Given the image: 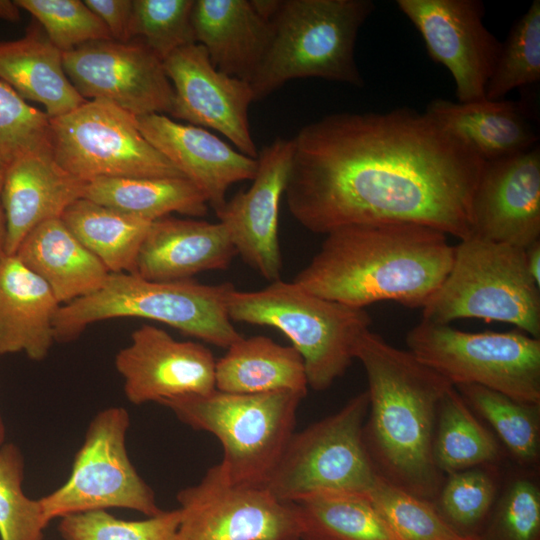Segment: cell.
<instances>
[{"mask_svg":"<svg viewBox=\"0 0 540 540\" xmlns=\"http://www.w3.org/2000/svg\"><path fill=\"white\" fill-rule=\"evenodd\" d=\"M292 140L284 195L308 231L405 222L459 240L472 236V201L486 161L426 112L330 114Z\"/></svg>","mask_w":540,"mask_h":540,"instance_id":"cell-1","label":"cell"},{"mask_svg":"<svg viewBox=\"0 0 540 540\" xmlns=\"http://www.w3.org/2000/svg\"><path fill=\"white\" fill-rule=\"evenodd\" d=\"M325 235L292 282L316 296L358 308L393 301L422 309L454 257L448 235L416 223L350 225Z\"/></svg>","mask_w":540,"mask_h":540,"instance_id":"cell-2","label":"cell"},{"mask_svg":"<svg viewBox=\"0 0 540 540\" xmlns=\"http://www.w3.org/2000/svg\"><path fill=\"white\" fill-rule=\"evenodd\" d=\"M354 358L368 382L363 436L377 474L434 502L444 481L433 457L437 412L453 385L370 330L358 339Z\"/></svg>","mask_w":540,"mask_h":540,"instance_id":"cell-3","label":"cell"},{"mask_svg":"<svg viewBox=\"0 0 540 540\" xmlns=\"http://www.w3.org/2000/svg\"><path fill=\"white\" fill-rule=\"evenodd\" d=\"M234 289L231 282H155L132 273H109L100 289L58 308L55 342L73 341L99 321L145 318L227 349L242 337L228 315V297Z\"/></svg>","mask_w":540,"mask_h":540,"instance_id":"cell-4","label":"cell"},{"mask_svg":"<svg viewBox=\"0 0 540 540\" xmlns=\"http://www.w3.org/2000/svg\"><path fill=\"white\" fill-rule=\"evenodd\" d=\"M374 9L371 0H281L271 19L268 51L250 82L254 100L299 78L362 87L354 49Z\"/></svg>","mask_w":540,"mask_h":540,"instance_id":"cell-5","label":"cell"},{"mask_svg":"<svg viewBox=\"0 0 540 540\" xmlns=\"http://www.w3.org/2000/svg\"><path fill=\"white\" fill-rule=\"evenodd\" d=\"M227 309L232 322L281 331L301 355L308 387L315 391L328 389L345 374L358 339L371 325L365 308L316 296L281 279L255 291L235 288Z\"/></svg>","mask_w":540,"mask_h":540,"instance_id":"cell-6","label":"cell"},{"mask_svg":"<svg viewBox=\"0 0 540 540\" xmlns=\"http://www.w3.org/2000/svg\"><path fill=\"white\" fill-rule=\"evenodd\" d=\"M305 396L293 391L239 394L215 389L160 405L192 429L218 439L223 448L219 464L232 483L265 487L294 433Z\"/></svg>","mask_w":540,"mask_h":540,"instance_id":"cell-7","label":"cell"},{"mask_svg":"<svg viewBox=\"0 0 540 540\" xmlns=\"http://www.w3.org/2000/svg\"><path fill=\"white\" fill-rule=\"evenodd\" d=\"M462 318L510 323L540 339V286L527 270L524 249L475 236L454 246L451 268L422 307V320Z\"/></svg>","mask_w":540,"mask_h":540,"instance_id":"cell-8","label":"cell"},{"mask_svg":"<svg viewBox=\"0 0 540 540\" xmlns=\"http://www.w3.org/2000/svg\"><path fill=\"white\" fill-rule=\"evenodd\" d=\"M368 410L363 391L338 412L294 432L265 488L288 503L323 493L367 495L378 477L363 436Z\"/></svg>","mask_w":540,"mask_h":540,"instance_id":"cell-9","label":"cell"},{"mask_svg":"<svg viewBox=\"0 0 540 540\" xmlns=\"http://www.w3.org/2000/svg\"><path fill=\"white\" fill-rule=\"evenodd\" d=\"M406 345L453 386L480 385L540 404V339L520 330L472 333L421 320Z\"/></svg>","mask_w":540,"mask_h":540,"instance_id":"cell-10","label":"cell"},{"mask_svg":"<svg viewBox=\"0 0 540 540\" xmlns=\"http://www.w3.org/2000/svg\"><path fill=\"white\" fill-rule=\"evenodd\" d=\"M50 123L54 159L83 181L185 177L142 135L137 116L110 101L87 100Z\"/></svg>","mask_w":540,"mask_h":540,"instance_id":"cell-11","label":"cell"},{"mask_svg":"<svg viewBox=\"0 0 540 540\" xmlns=\"http://www.w3.org/2000/svg\"><path fill=\"white\" fill-rule=\"evenodd\" d=\"M129 413L120 406L98 412L75 454L64 484L39 499L49 523L56 518L108 508H126L155 516L163 510L129 459Z\"/></svg>","mask_w":540,"mask_h":540,"instance_id":"cell-12","label":"cell"},{"mask_svg":"<svg viewBox=\"0 0 540 540\" xmlns=\"http://www.w3.org/2000/svg\"><path fill=\"white\" fill-rule=\"evenodd\" d=\"M176 498L180 521L175 540H300L293 503L265 487L232 483L219 463Z\"/></svg>","mask_w":540,"mask_h":540,"instance_id":"cell-13","label":"cell"},{"mask_svg":"<svg viewBox=\"0 0 540 540\" xmlns=\"http://www.w3.org/2000/svg\"><path fill=\"white\" fill-rule=\"evenodd\" d=\"M62 59L84 99L110 101L137 117L171 112L174 92L163 60L139 39L91 41L63 52Z\"/></svg>","mask_w":540,"mask_h":540,"instance_id":"cell-14","label":"cell"},{"mask_svg":"<svg viewBox=\"0 0 540 540\" xmlns=\"http://www.w3.org/2000/svg\"><path fill=\"white\" fill-rule=\"evenodd\" d=\"M421 34L430 58L444 65L455 82L457 102L485 99L486 85L502 49L484 25L479 0H397Z\"/></svg>","mask_w":540,"mask_h":540,"instance_id":"cell-15","label":"cell"},{"mask_svg":"<svg viewBox=\"0 0 540 540\" xmlns=\"http://www.w3.org/2000/svg\"><path fill=\"white\" fill-rule=\"evenodd\" d=\"M174 98L170 116L224 135L241 153L257 158L248 110L250 84L219 71L198 43L179 48L164 61Z\"/></svg>","mask_w":540,"mask_h":540,"instance_id":"cell-16","label":"cell"},{"mask_svg":"<svg viewBox=\"0 0 540 540\" xmlns=\"http://www.w3.org/2000/svg\"><path fill=\"white\" fill-rule=\"evenodd\" d=\"M216 360L201 343L179 341L163 329L143 325L115 356L127 400L135 405L212 392Z\"/></svg>","mask_w":540,"mask_h":540,"instance_id":"cell-17","label":"cell"},{"mask_svg":"<svg viewBox=\"0 0 540 540\" xmlns=\"http://www.w3.org/2000/svg\"><path fill=\"white\" fill-rule=\"evenodd\" d=\"M292 157V139L278 137L264 146L251 186L236 193L216 213L236 254L269 282L279 280L282 272L279 207Z\"/></svg>","mask_w":540,"mask_h":540,"instance_id":"cell-18","label":"cell"},{"mask_svg":"<svg viewBox=\"0 0 540 540\" xmlns=\"http://www.w3.org/2000/svg\"><path fill=\"white\" fill-rule=\"evenodd\" d=\"M472 236L526 249L540 240V148L486 162L472 201Z\"/></svg>","mask_w":540,"mask_h":540,"instance_id":"cell-19","label":"cell"},{"mask_svg":"<svg viewBox=\"0 0 540 540\" xmlns=\"http://www.w3.org/2000/svg\"><path fill=\"white\" fill-rule=\"evenodd\" d=\"M146 140L205 195L215 213L228 188L254 178L257 158L244 155L205 128L174 121L164 114L137 117Z\"/></svg>","mask_w":540,"mask_h":540,"instance_id":"cell-20","label":"cell"},{"mask_svg":"<svg viewBox=\"0 0 540 540\" xmlns=\"http://www.w3.org/2000/svg\"><path fill=\"white\" fill-rule=\"evenodd\" d=\"M235 255L220 222L166 216L151 223L132 274L155 282L189 280L201 272L226 270Z\"/></svg>","mask_w":540,"mask_h":540,"instance_id":"cell-21","label":"cell"},{"mask_svg":"<svg viewBox=\"0 0 540 540\" xmlns=\"http://www.w3.org/2000/svg\"><path fill=\"white\" fill-rule=\"evenodd\" d=\"M87 182L72 175L54 159L52 151L19 159L7 171L1 202L6 221L5 255H14L39 224L61 218L76 200L83 198Z\"/></svg>","mask_w":540,"mask_h":540,"instance_id":"cell-22","label":"cell"},{"mask_svg":"<svg viewBox=\"0 0 540 540\" xmlns=\"http://www.w3.org/2000/svg\"><path fill=\"white\" fill-rule=\"evenodd\" d=\"M196 43L222 73L246 81L260 68L272 38V24L251 0H194Z\"/></svg>","mask_w":540,"mask_h":540,"instance_id":"cell-23","label":"cell"},{"mask_svg":"<svg viewBox=\"0 0 540 540\" xmlns=\"http://www.w3.org/2000/svg\"><path fill=\"white\" fill-rule=\"evenodd\" d=\"M49 286L16 255L0 259V356L23 352L45 359L55 342L60 307Z\"/></svg>","mask_w":540,"mask_h":540,"instance_id":"cell-24","label":"cell"},{"mask_svg":"<svg viewBox=\"0 0 540 540\" xmlns=\"http://www.w3.org/2000/svg\"><path fill=\"white\" fill-rule=\"evenodd\" d=\"M425 112L463 138L486 162L526 152L538 142L520 102L485 98L459 103L438 98L429 102Z\"/></svg>","mask_w":540,"mask_h":540,"instance_id":"cell-25","label":"cell"},{"mask_svg":"<svg viewBox=\"0 0 540 540\" xmlns=\"http://www.w3.org/2000/svg\"><path fill=\"white\" fill-rule=\"evenodd\" d=\"M14 255L49 286L60 305L94 293L109 275L61 218L36 226Z\"/></svg>","mask_w":540,"mask_h":540,"instance_id":"cell-26","label":"cell"},{"mask_svg":"<svg viewBox=\"0 0 540 540\" xmlns=\"http://www.w3.org/2000/svg\"><path fill=\"white\" fill-rule=\"evenodd\" d=\"M0 80L25 101L42 104L50 118L66 114L87 101L68 79L62 52L37 21L22 38L0 41Z\"/></svg>","mask_w":540,"mask_h":540,"instance_id":"cell-27","label":"cell"},{"mask_svg":"<svg viewBox=\"0 0 540 540\" xmlns=\"http://www.w3.org/2000/svg\"><path fill=\"white\" fill-rule=\"evenodd\" d=\"M215 387L228 393L293 391L307 394L304 361L293 346L266 336H243L216 361Z\"/></svg>","mask_w":540,"mask_h":540,"instance_id":"cell-28","label":"cell"},{"mask_svg":"<svg viewBox=\"0 0 540 540\" xmlns=\"http://www.w3.org/2000/svg\"><path fill=\"white\" fill-rule=\"evenodd\" d=\"M84 198L150 222L173 212L202 217L209 207L186 177L98 178L87 182Z\"/></svg>","mask_w":540,"mask_h":540,"instance_id":"cell-29","label":"cell"},{"mask_svg":"<svg viewBox=\"0 0 540 540\" xmlns=\"http://www.w3.org/2000/svg\"><path fill=\"white\" fill-rule=\"evenodd\" d=\"M61 219L109 273L134 272L138 251L152 223L84 197L73 202Z\"/></svg>","mask_w":540,"mask_h":540,"instance_id":"cell-30","label":"cell"},{"mask_svg":"<svg viewBox=\"0 0 540 540\" xmlns=\"http://www.w3.org/2000/svg\"><path fill=\"white\" fill-rule=\"evenodd\" d=\"M293 504L300 540H397L367 495L323 493Z\"/></svg>","mask_w":540,"mask_h":540,"instance_id":"cell-31","label":"cell"},{"mask_svg":"<svg viewBox=\"0 0 540 540\" xmlns=\"http://www.w3.org/2000/svg\"><path fill=\"white\" fill-rule=\"evenodd\" d=\"M433 457L443 475L492 464L500 457L497 439L477 420L454 386L438 407Z\"/></svg>","mask_w":540,"mask_h":540,"instance_id":"cell-32","label":"cell"},{"mask_svg":"<svg viewBox=\"0 0 540 540\" xmlns=\"http://www.w3.org/2000/svg\"><path fill=\"white\" fill-rule=\"evenodd\" d=\"M454 387L491 425L517 463L524 468L536 467L540 457V404L521 402L480 385Z\"/></svg>","mask_w":540,"mask_h":540,"instance_id":"cell-33","label":"cell"},{"mask_svg":"<svg viewBox=\"0 0 540 540\" xmlns=\"http://www.w3.org/2000/svg\"><path fill=\"white\" fill-rule=\"evenodd\" d=\"M397 540H464L434 502L415 496L378 475L367 494Z\"/></svg>","mask_w":540,"mask_h":540,"instance_id":"cell-34","label":"cell"},{"mask_svg":"<svg viewBox=\"0 0 540 540\" xmlns=\"http://www.w3.org/2000/svg\"><path fill=\"white\" fill-rule=\"evenodd\" d=\"M498 496L494 475L473 467L447 475L434 500L443 519L461 536H478Z\"/></svg>","mask_w":540,"mask_h":540,"instance_id":"cell-35","label":"cell"},{"mask_svg":"<svg viewBox=\"0 0 540 540\" xmlns=\"http://www.w3.org/2000/svg\"><path fill=\"white\" fill-rule=\"evenodd\" d=\"M540 80V1L534 0L514 24L486 85L485 98L499 100L511 90Z\"/></svg>","mask_w":540,"mask_h":540,"instance_id":"cell-36","label":"cell"},{"mask_svg":"<svg viewBox=\"0 0 540 540\" xmlns=\"http://www.w3.org/2000/svg\"><path fill=\"white\" fill-rule=\"evenodd\" d=\"M52 151L50 117L0 80V181L28 155Z\"/></svg>","mask_w":540,"mask_h":540,"instance_id":"cell-37","label":"cell"},{"mask_svg":"<svg viewBox=\"0 0 540 540\" xmlns=\"http://www.w3.org/2000/svg\"><path fill=\"white\" fill-rule=\"evenodd\" d=\"M24 459L14 444L0 449V538L1 540H43L49 524L39 499L26 496L22 483Z\"/></svg>","mask_w":540,"mask_h":540,"instance_id":"cell-38","label":"cell"},{"mask_svg":"<svg viewBox=\"0 0 540 540\" xmlns=\"http://www.w3.org/2000/svg\"><path fill=\"white\" fill-rule=\"evenodd\" d=\"M480 540H540V488L536 475L512 477L478 535Z\"/></svg>","mask_w":540,"mask_h":540,"instance_id":"cell-39","label":"cell"},{"mask_svg":"<svg viewBox=\"0 0 540 540\" xmlns=\"http://www.w3.org/2000/svg\"><path fill=\"white\" fill-rule=\"evenodd\" d=\"M194 0H133L131 39H139L161 60L196 43L192 26Z\"/></svg>","mask_w":540,"mask_h":540,"instance_id":"cell-40","label":"cell"},{"mask_svg":"<svg viewBox=\"0 0 540 540\" xmlns=\"http://www.w3.org/2000/svg\"><path fill=\"white\" fill-rule=\"evenodd\" d=\"M180 510H163L142 520H123L106 510L61 518L58 531L64 540H175Z\"/></svg>","mask_w":540,"mask_h":540,"instance_id":"cell-41","label":"cell"},{"mask_svg":"<svg viewBox=\"0 0 540 540\" xmlns=\"http://www.w3.org/2000/svg\"><path fill=\"white\" fill-rule=\"evenodd\" d=\"M29 12L63 53L82 44L112 39L104 23L81 0H14Z\"/></svg>","mask_w":540,"mask_h":540,"instance_id":"cell-42","label":"cell"},{"mask_svg":"<svg viewBox=\"0 0 540 540\" xmlns=\"http://www.w3.org/2000/svg\"><path fill=\"white\" fill-rule=\"evenodd\" d=\"M84 3L104 23L113 40H132L133 0H84Z\"/></svg>","mask_w":540,"mask_h":540,"instance_id":"cell-43","label":"cell"},{"mask_svg":"<svg viewBox=\"0 0 540 540\" xmlns=\"http://www.w3.org/2000/svg\"><path fill=\"white\" fill-rule=\"evenodd\" d=\"M524 251L527 270L534 282L540 286V240L524 249Z\"/></svg>","mask_w":540,"mask_h":540,"instance_id":"cell-44","label":"cell"},{"mask_svg":"<svg viewBox=\"0 0 540 540\" xmlns=\"http://www.w3.org/2000/svg\"><path fill=\"white\" fill-rule=\"evenodd\" d=\"M21 9L10 0H0V19L10 22H17L21 18Z\"/></svg>","mask_w":540,"mask_h":540,"instance_id":"cell-45","label":"cell"},{"mask_svg":"<svg viewBox=\"0 0 540 540\" xmlns=\"http://www.w3.org/2000/svg\"><path fill=\"white\" fill-rule=\"evenodd\" d=\"M3 182L0 181V259L5 256L4 245L6 237V221L5 214L1 202V191H2Z\"/></svg>","mask_w":540,"mask_h":540,"instance_id":"cell-46","label":"cell"},{"mask_svg":"<svg viewBox=\"0 0 540 540\" xmlns=\"http://www.w3.org/2000/svg\"><path fill=\"white\" fill-rule=\"evenodd\" d=\"M4 440H5V426H4V422L0 413V449L5 444Z\"/></svg>","mask_w":540,"mask_h":540,"instance_id":"cell-47","label":"cell"},{"mask_svg":"<svg viewBox=\"0 0 540 540\" xmlns=\"http://www.w3.org/2000/svg\"><path fill=\"white\" fill-rule=\"evenodd\" d=\"M464 540H480L478 536L467 537Z\"/></svg>","mask_w":540,"mask_h":540,"instance_id":"cell-48","label":"cell"}]
</instances>
